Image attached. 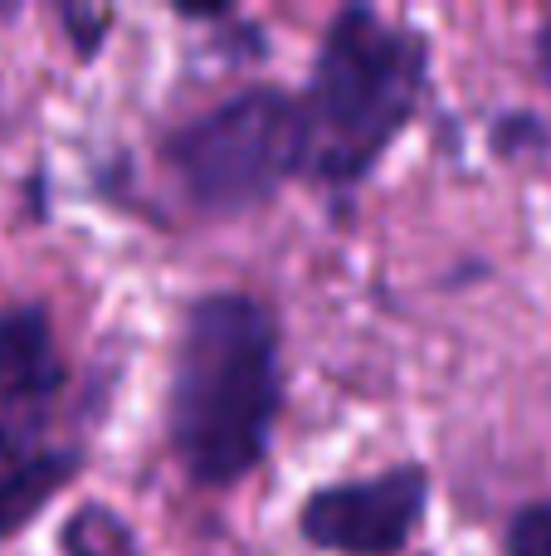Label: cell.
Segmentation results:
<instances>
[{
	"instance_id": "cell-1",
	"label": "cell",
	"mask_w": 551,
	"mask_h": 556,
	"mask_svg": "<svg viewBox=\"0 0 551 556\" xmlns=\"http://www.w3.org/2000/svg\"><path fill=\"white\" fill-rule=\"evenodd\" d=\"M283 405V356L273 313L249 293H210L185 313L171 356L166 434L185 479L240 483L269 454Z\"/></svg>"
},
{
	"instance_id": "cell-2",
	"label": "cell",
	"mask_w": 551,
	"mask_h": 556,
	"mask_svg": "<svg viewBox=\"0 0 551 556\" xmlns=\"http://www.w3.org/2000/svg\"><path fill=\"white\" fill-rule=\"evenodd\" d=\"M430 74V45L376 10L347 5L328 25L303 103L308 162L303 176L351 186L406 132Z\"/></svg>"
},
{
	"instance_id": "cell-3",
	"label": "cell",
	"mask_w": 551,
	"mask_h": 556,
	"mask_svg": "<svg viewBox=\"0 0 551 556\" xmlns=\"http://www.w3.org/2000/svg\"><path fill=\"white\" fill-rule=\"evenodd\" d=\"M162 162L201 215H244L303 176L308 127L303 103L283 88H244L205 117L176 127Z\"/></svg>"
},
{
	"instance_id": "cell-4",
	"label": "cell",
	"mask_w": 551,
	"mask_h": 556,
	"mask_svg": "<svg viewBox=\"0 0 551 556\" xmlns=\"http://www.w3.org/2000/svg\"><path fill=\"white\" fill-rule=\"evenodd\" d=\"M430 503V479L415 464L386 469L376 479H347L308 493L298 532L318 552L337 556H396L415 538Z\"/></svg>"
},
{
	"instance_id": "cell-5",
	"label": "cell",
	"mask_w": 551,
	"mask_h": 556,
	"mask_svg": "<svg viewBox=\"0 0 551 556\" xmlns=\"http://www.w3.org/2000/svg\"><path fill=\"white\" fill-rule=\"evenodd\" d=\"M64 391V362L44 307H0V454L44 450L39 434Z\"/></svg>"
},
{
	"instance_id": "cell-6",
	"label": "cell",
	"mask_w": 551,
	"mask_h": 556,
	"mask_svg": "<svg viewBox=\"0 0 551 556\" xmlns=\"http://www.w3.org/2000/svg\"><path fill=\"white\" fill-rule=\"evenodd\" d=\"M78 473V450H35V454H0V542L39 518L49 498L68 489Z\"/></svg>"
},
{
	"instance_id": "cell-7",
	"label": "cell",
	"mask_w": 551,
	"mask_h": 556,
	"mask_svg": "<svg viewBox=\"0 0 551 556\" xmlns=\"http://www.w3.org/2000/svg\"><path fill=\"white\" fill-rule=\"evenodd\" d=\"M64 556H142L137 532L103 503H88L64 522Z\"/></svg>"
},
{
	"instance_id": "cell-8",
	"label": "cell",
	"mask_w": 551,
	"mask_h": 556,
	"mask_svg": "<svg viewBox=\"0 0 551 556\" xmlns=\"http://www.w3.org/2000/svg\"><path fill=\"white\" fill-rule=\"evenodd\" d=\"M508 556H551V503H527L508 522Z\"/></svg>"
},
{
	"instance_id": "cell-9",
	"label": "cell",
	"mask_w": 551,
	"mask_h": 556,
	"mask_svg": "<svg viewBox=\"0 0 551 556\" xmlns=\"http://www.w3.org/2000/svg\"><path fill=\"white\" fill-rule=\"evenodd\" d=\"M537 64H542V78L551 84V20L542 25V35H537Z\"/></svg>"
}]
</instances>
